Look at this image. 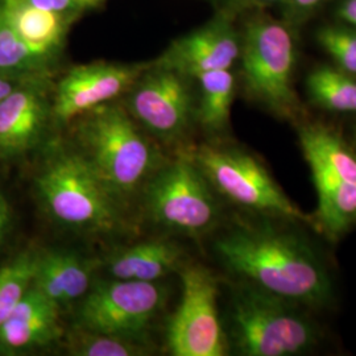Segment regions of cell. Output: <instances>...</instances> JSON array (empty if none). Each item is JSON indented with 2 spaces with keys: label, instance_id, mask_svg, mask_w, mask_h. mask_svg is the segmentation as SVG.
I'll return each mask as SVG.
<instances>
[{
  "label": "cell",
  "instance_id": "6da1fadb",
  "mask_svg": "<svg viewBox=\"0 0 356 356\" xmlns=\"http://www.w3.org/2000/svg\"><path fill=\"white\" fill-rule=\"evenodd\" d=\"M231 272L251 285L300 306H323L331 297L327 269L302 238L269 226H236L214 243Z\"/></svg>",
  "mask_w": 356,
  "mask_h": 356
},
{
  "label": "cell",
  "instance_id": "7a4b0ae2",
  "mask_svg": "<svg viewBox=\"0 0 356 356\" xmlns=\"http://www.w3.org/2000/svg\"><path fill=\"white\" fill-rule=\"evenodd\" d=\"M72 147L120 204L161 165L159 152L129 113L108 103L82 115Z\"/></svg>",
  "mask_w": 356,
  "mask_h": 356
},
{
  "label": "cell",
  "instance_id": "3957f363",
  "mask_svg": "<svg viewBox=\"0 0 356 356\" xmlns=\"http://www.w3.org/2000/svg\"><path fill=\"white\" fill-rule=\"evenodd\" d=\"M35 188L44 210L66 229L111 234L120 229L122 204L73 147H54L40 168Z\"/></svg>",
  "mask_w": 356,
  "mask_h": 356
},
{
  "label": "cell",
  "instance_id": "277c9868",
  "mask_svg": "<svg viewBox=\"0 0 356 356\" xmlns=\"http://www.w3.org/2000/svg\"><path fill=\"white\" fill-rule=\"evenodd\" d=\"M297 304L254 285L234 294L231 335L245 356H293L318 343L319 330Z\"/></svg>",
  "mask_w": 356,
  "mask_h": 356
},
{
  "label": "cell",
  "instance_id": "5b68a950",
  "mask_svg": "<svg viewBox=\"0 0 356 356\" xmlns=\"http://www.w3.org/2000/svg\"><path fill=\"white\" fill-rule=\"evenodd\" d=\"M191 156L214 191L231 202L268 216L300 220L318 231L314 216L294 204L252 154L236 148L201 145Z\"/></svg>",
  "mask_w": 356,
  "mask_h": 356
},
{
  "label": "cell",
  "instance_id": "8992f818",
  "mask_svg": "<svg viewBox=\"0 0 356 356\" xmlns=\"http://www.w3.org/2000/svg\"><path fill=\"white\" fill-rule=\"evenodd\" d=\"M144 191L148 214L166 229L195 236L219 216L214 188L191 154L159 166Z\"/></svg>",
  "mask_w": 356,
  "mask_h": 356
},
{
  "label": "cell",
  "instance_id": "52a82bcc",
  "mask_svg": "<svg viewBox=\"0 0 356 356\" xmlns=\"http://www.w3.org/2000/svg\"><path fill=\"white\" fill-rule=\"evenodd\" d=\"M247 90L259 102L282 118L300 111L293 88L296 51L292 35L269 19H257L247 26L241 47Z\"/></svg>",
  "mask_w": 356,
  "mask_h": 356
},
{
  "label": "cell",
  "instance_id": "ba28073f",
  "mask_svg": "<svg viewBox=\"0 0 356 356\" xmlns=\"http://www.w3.org/2000/svg\"><path fill=\"white\" fill-rule=\"evenodd\" d=\"M164 301L165 294L157 282L95 281L78 302L76 327L140 339Z\"/></svg>",
  "mask_w": 356,
  "mask_h": 356
},
{
  "label": "cell",
  "instance_id": "9c48e42d",
  "mask_svg": "<svg viewBox=\"0 0 356 356\" xmlns=\"http://www.w3.org/2000/svg\"><path fill=\"white\" fill-rule=\"evenodd\" d=\"M182 296L169 319L166 343L175 356H223L227 344L219 318V285L214 273L191 264L181 272Z\"/></svg>",
  "mask_w": 356,
  "mask_h": 356
},
{
  "label": "cell",
  "instance_id": "30bf717a",
  "mask_svg": "<svg viewBox=\"0 0 356 356\" xmlns=\"http://www.w3.org/2000/svg\"><path fill=\"white\" fill-rule=\"evenodd\" d=\"M128 113L160 140H177L191 120V90L185 76L163 66L140 74L129 89Z\"/></svg>",
  "mask_w": 356,
  "mask_h": 356
},
{
  "label": "cell",
  "instance_id": "8fae6325",
  "mask_svg": "<svg viewBox=\"0 0 356 356\" xmlns=\"http://www.w3.org/2000/svg\"><path fill=\"white\" fill-rule=\"evenodd\" d=\"M139 76L140 70L129 65L95 63L74 66L57 83L51 116L58 123H69L114 101L131 89Z\"/></svg>",
  "mask_w": 356,
  "mask_h": 356
},
{
  "label": "cell",
  "instance_id": "7c38bea8",
  "mask_svg": "<svg viewBox=\"0 0 356 356\" xmlns=\"http://www.w3.org/2000/svg\"><path fill=\"white\" fill-rule=\"evenodd\" d=\"M51 118L42 79H23L0 101V160L17 159L38 148Z\"/></svg>",
  "mask_w": 356,
  "mask_h": 356
},
{
  "label": "cell",
  "instance_id": "4fadbf2b",
  "mask_svg": "<svg viewBox=\"0 0 356 356\" xmlns=\"http://www.w3.org/2000/svg\"><path fill=\"white\" fill-rule=\"evenodd\" d=\"M241 56L239 40L227 19L218 17L172 42L157 66L197 78L207 72L227 70Z\"/></svg>",
  "mask_w": 356,
  "mask_h": 356
},
{
  "label": "cell",
  "instance_id": "5bb4252c",
  "mask_svg": "<svg viewBox=\"0 0 356 356\" xmlns=\"http://www.w3.org/2000/svg\"><path fill=\"white\" fill-rule=\"evenodd\" d=\"M64 335L61 309L33 285L0 327V355H20L57 343Z\"/></svg>",
  "mask_w": 356,
  "mask_h": 356
},
{
  "label": "cell",
  "instance_id": "9a60e30c",
  "mask_svg": "<svg viewBox=\"0 0 356 356\" xmlns=\"http://www.w3.org/2000/svg\"><path fill=\"white\" fill-rule=\"evenodd\" d=\"M97 268V261L74 251L40 250L32 285L63 310L86 296Z\"/></svg>",
  "mask_w": 356,
  "mask_h": 356
},
{
  "label": "cell",
  "instance_id": "2e32d148",
  "mask_svg": "<svg viewBox=\"0 0 356 356\" xmlns=\"http://www.w3.org/2000/svg\"><path fill=\"white\" fill-rule=\"evenodd\" d=\"M182 264V251L176 243L149 241L110 254L106 269L118 280L157 282Z\"/></svg>",
  "mask_w": 356,
  "mask_h": 356
},
{
  "label": "cell",
  "instance_id": "e0dca14e",
  "mask_svg": "<svg viewBox=\"0 0 356 356\" xmlns=\"http://www.w3.org/2000/svg\"><path fill=\"white\" fill-rule=\"evenodd\" d=\"M298 136L312 172L356 182V154L335 129L321 123H309L301 126Z\"/></svg>",
  "mask_w": 356,
  "mask_h": 356
},
{
  "label": "cell",
  "instance_id": "ac0fdd59",
  "mask_svg": "<svg viewBox=\"0 0 356 356\" xmlns=\"http://www.w3.org/2000/svg\"><path fill=\"white\" fill-rule=\"evenodd\" d=\"M318 193L314 214L318 231L337 239L356 223V182L312 172Z\"/></svg>",
  "mask_w": 356,
  "mask_h": 356
},
{
  "label": "cell",
  "instance_id": "d6986e66",
  "mask_svg": "<svg viewBox=\"0 0 356 356\" xmlns=\"http://www.w3.org/2000/svg\"><path fill=\"white\" fill-rule=\"evenodd\" d=\"M16 33L29 45L57 53L65 31V15L40 8L26 0H1Z\"/></svg>",
  "mask_w": 356,
  "mask_h": 356
},
{
  "label": "cell",
  "instance_id": "ffe728a7",
  "mask_svg": "<svg viewBox=\"0 0 356 356\" xmlns=\"http://www.w3.org/2000/svg\"><path fill=\"white\" fill-rule=\"evenodd\" d=\"M54 56V51L35 48L20 38L0 1V73L19 79L41 78Z\"/></svg>",
  "mask_w": 356,
  "mask_h": 356
},
{
  "label": "cell",
  "instance_id": "44dd1931",
  "mask_svg": "<svg viewBox=\"0 0 356 356\" xmlns=\"http://www.w3.org/2000/svg\"><path fill=\"white\" fill-rule=\"evenodd\" d=\"M197 79L201 88L198 120L210 132L225 131L229 126L235 95V78L227 69L207 72Z\"/></svg>",
  "mask_w": 356,
  "mask_h": 356
},
{
  "label": "cell",
  "instance_id": "7402d4cb",
  "mask_svg": "<svg viewBox=\"0 0 356 356\" xmlns=\"http://www.w3.org/2000/svg\"><path fill=\"white\" fill-rule=\"evenodd\" d=\"M310 101L337 113H356V78L339 67L321 66L306 78Z\"/></svg>",
  "mask_w": 356,
  "mask_h": 356
},
{
  "label": "cell",
  "instance_id": "603a6c76",
  "mask_svg": "<svg viewBox=\"0 0 356 356\" xmlns=\"http://www.w3.org/2000/svg\"><path fill=\"white\" fill-rule=\"evenodd\" d=\"M38 248H26L0 268V327L33 282Z\"/></svg>",
  "mask_w": 356,
  "mask_h": 356
},
{
  "label": "cell",
  "instance_id": "cb8c5ba5",
  "mask_svg": "<svg viewBox=\"0 0 356 356\" xmlns=\"http://www.w3.org/2000/svg\"><path fill=\"white\" fill-rule=\"evenodd\" d=\"M148 350L138 339L74 327L67 339V353L74 356H141Z\"/></svg>",
  "mask_w": 356,
  "mask_h": 356
},
{
  "label": "cell",
  "instance_id": "d4e9b609",
  "mask_svg": "<svg viewBox=\"0 0 356 356\" xmlns=\"http://www.w3.org/2000/svg\"><path fill=\"white\" fill-rule=\"evenodd\" d=\"M317 41L341 70L356 76V29L323 26L317 32Z\"/></svg>",
  "mask_w": 356,
  "mask_h": 356
},
{
  "label": "cell",
  "instance_id": "484cf974",
  "mask_svg": "<svg viewBox=\"0 0 356 356\" xmlns=\"http://www.w3.org/2000/svg\"><path fill=\"white\" fill-rule=\"evenodd\" d=\"M28 3L38 6L40 8H45L54 13L69 15V13H78L86 6L81 0H26Z\"/></svg>",
  "mask_w": 356,
  "mask_h": 356
},
{
  "label": "cell",
  "instance_id": "4316f807",
  "mask_svg": "<svg viewBox=\"0 0 356 356\" xmlns=\"http://www.w3.org/2000/svg\"><path fill=\"white\" fill-rule=\"evenodd\" d=\"M13 210L7 197L0 191V247L4 242V238L11 227Z\"/></svg>",
  "mask_w": 356,
  "mask_h": 356
},
{
  "label": "cell",
  "instance_id": "83f0119b",
  "mask_svg": "<svg viewBox=\"0 0 356 356\" xmlns=\"http://www.w3.org/2000/svg\"><path fill=\"white\" fill-rule=\"evenodd\" d=\"M323 0H286L289 11L294 15H304L312 11L321 4Z\"/></svg>",
  "mask_w": 356,
  "mask_h": 356
},
{
  "label": "cell",
  "instance_id": "f1b7e54d",
  "mask_svg": "<svg viewBox=\"0 0 356 356\" xmlns=\"http://www.w3.org/2000/svg\"><path fill=\"white\" fill-rule=\"evenodd\" d=\"M338 16L356 29V0H344L338 8Z\"/></svg>",
  "mask_w": 356,
  "mask_h": 356
},
{
  "label": "cell",
  "instance_id": "f546056e",
  "mask_svg": "<svg viewBox=\"0 0 356 356\" xmlns=\"http://www.w3.org/2000/svg\"><path fill=\"white\" fill-rule=\"evenodd\" d=\"M23 79L13 78V76H6L0 73V101L7 97Z\"/></svg>",
  "mask_w": 356,
  "mask_h": 356
},
{
  "label": "cell",
  "instance_id": "4dcf8cb0",
  "mask_svg": "<svg viewBox=\"0 0 356 356\" xmlns=\"http://www.w3.org/2000/svg\"><path fill=\"white\" fill-rule=\"evenodd\" d=\"M85 6H90V4H94V3H98V1H101V0H81Z\"/></svg>",
  "mask_w": 356,
  "mask_h": 356
},
{
  "label": "cell",
  "instance_id": "1f68e13d",
  "mask_svg": "<svg viewBox=\"0 0 356 356\" xmlns=\"http://www.w3.org/2000/svg\"><path fill=\"white\" fill-rule=\"evenodd\" d=\"M259 1H267V3H270V1H279V0H259Z\"/></svg>",
  "mask_w": 356,
  "mask_h": 356
},
{
  "label": "cell",
  "instance_id": "d6a6232c",
  "mask_svg": "<svg viewBox=\"0 0 356 356\" xmlns=\"http://www.w3.org/2000/svg\"><path fill=\"white\" fill-rule=\"evenodd\" d=\"M355 144H356V132H355Z\"/></svg>",
  "mask_w": 356,
  "mask_h": 356
}]
</instances>
